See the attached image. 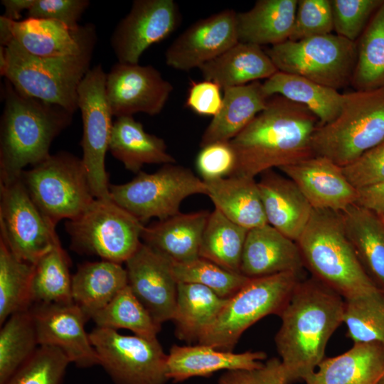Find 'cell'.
<instances>
[{
	"mask_svg": "<svg viewBox=\"0 0 384 384\" xmlns=\"http://www.w3.org/2000/svg\"><path fill=\"white\" fill-rule=\"evenodd\" d=\"M210 212L182 213L145 226L143 242L169 260L187 262L198 258L202 235Z\"/></svg>",
	"mask_w": 384,
	"mask_h": 384,
	"instance_id": "d4e9b609",
	"label": "cell"
},
{
	"mask_svg": "<svg viewBox=\"0 0 384 384\" xmlns=\"http://www.w3.org/2000/svg\"><path fill=\"white\" fill-rule=\"evenodd\" d=\"M279 169L297 186L313 209L341 213L356 203L357 189L342 167L324 156L314 155Z\"/></svg>",
	"mask_w": 384,
	"mask_h": 384,
	"instance_id": "ffe728a7",
	"label": "cell"
},
{
	"mask_svg": "<svg viewBox=\"0 0 384 384\" xmlns=\"http://www.w3.org/2000/svg\"><path fill=\"white\" fill-rule=\"evenodd\" d=\"M333 30L331 0H299L288 40L297 41L329 34Z\"/></svg>",
	"mask_w": 384,
	"mask_h": 384,
	"instance_id": "bcb514c9",
	"label": "cell"
},
{
	"mask_svg": "<svg viewBox=\"0 0 384 384\" xmlns=\"http://www.w3.org/2000/svg\"><path fill=\"white\" fill-rule=\"evenodd\" d=\"M343 323L353 343L384 345V292L344 299Z\"/></svg>",
	"mask_w": 384,
	"mask_h": 384,
	"instance_id": "b9f144b4",
	"label": "cell"
},
{
	"mask_svg": "<svg viewBox=\"0 0 384 384\" xmlns=\"http://www.w3.org/2000/svg\"><path fill=\"white\" fill-rule=\"evenodd\" d=\"M91 319L98 327L124 329L148 338H156L161 331V324L153 319L128 285Z\"/></svg>",
	"mask_w": 384,
	"mask_h": 384,
	"instance_id": "60d3db41",
	"label": "cell"
},
{
	"mask_svg": "<svg viewBox=\"0 0 384 384\" xmlns=\"http://www.w3.org/2000/svg\"><path fill=\"white\" fill-rule=\"evenodd\" d=\"M112 155L133 173L141 171L144 164H175L167 151L164 140L144 129L132 116L117 117L110 133L109 149Z\"/></svg>",
	"mask_w": 384,
	"mask_h": 384,
	"instance_id": "f546056e",
	"label": "cell"
},
{
	"mask_svg": "<svg viewBox=\"0 0 384 384\" xmlns=\"http://www.w3.org/2000/svg\"><path fill=\"white\" fill-rule=\"evenodd\" d=\"M107 73L101 64L90 69L78 89L82 120V160L95 198L110 199L105 156L113 122L105 90Z\"/></svg>",
	"mask_w": 384,
	"mask_h": 384,
	"instance_id": "4fadbf2b",
	"label": "cell"
},
{
	"mask_svg": "<svg viewBox=\"0 0 384 384\" xmlns=\"http://www.w3.org/2000/svg\"><path fill=\"white\" fill-rule=\"evenodd\" d=\"M34 265L31 287L33 304L73 303L70 260L60 240Z\"/></svg>",
	"mask_w": 384,
	"mask_h": 384,
	"instance_id": "74e56055",
	"label": "cell"
},
{
	"mask_svg": "<svg viewBox=\"0 0 384 384\" xmlns=\"http://www.w3.org/2000/svg\"><path fill=\"white\" fill-rule=\"evenodd\" d=\"M297 243L313 277L344 299L380 290L348 240L340 213L314 209Z\"/></svg>",
	"mask_w": 384,
	"mask_h": 384,
	"instance_id": "277c9868",
	"label": "cell"
},
{
	"mask_svg": "<svg viewBox=\"0 0 384 384\" xmlns=\"http://www.w3.org/2000/svg\"><path fill=\"white\" fill-rule=\"evenodd\" d=\"M227 300L205 286L178 283L172 318L176 336L188 343L198 341L214 323Z\"/></svg>",
	"mask_w": 384,
	"mask_h": 384,
	"instance_id": "836d02e7",
	"label": "cell"
},
{
	"mask_svg": "<svg viewBox=\"0 0 384 384\" xmlns=\"http://www.w3.org/2000/svg\"><path fill=\"white\" fill-rule=\"evenodd\" d=\"M222 87L217 83L204 80L190 82L185 105L196 114L215 117L223 105Z\"/></svg>",
	"mask_w": 384,
	"mask_h": 384,
	"instance_id": "816d5d0a",
	"label": "cell"
},
{
	"mask_svg": "<svg viewBox=\"0 0 384 384\" xmlns=\"http://www.w3.org/2000/svg\"><path fill=\"white\" fill-rule=\"evenodd\" d=\"M267 97L281 95L306 107L319 121V126L332 122L339 114L343 94L306 78L277 71L262 83Z\"/></svg>",
	"mask_w": 384,
	"mask_h": 384,
	"instance_id": "e575fe53",
	"label": "cell"
},
{
	"mask_svg": "<svg viewBox=\"0 0 384 384\" xmlns=\"http://www.w3.org/2000/svg\"><path fill=\"white\" fill-rule=\"evenodd\" d=\"M344 299L314 277L301 279L281 312L274 341L290 383L304 380L324 359L328 341L343 324Z\"/></svg>",
	"mask_w": 384,
	"mask_h": 384,
	"instance_id": "7a4b0ae2",
	"label": "cell"
},
{
	"mask_svg": "<svg viewBox=\"0 0 384 384\" xmlns=\"http://www.w3.org/2000/svg\"><path fill=\"white\" fill-rule=\"evenodd\" d=\"M0 124V183L21 178L24 168L50 154L51 143L72 122L64 107L19 92L5 79Z\"/></svg>",
	"mask_w": 384,
	"mask_h": 384,
	"instance_id": "3957f363",
	"label": "cell"
},
{
	"mask_svg": "<svg viewBox=\"0 0 384 384\" xmlns=\"http://www.w3.org/2000/svg\"><path fill=\"white\" fill-rule=\"evenodd\" d=\"M384 0H331L336 35L356 42Z\"/></svg>",
	"mask_w": 384,
	"mask_h": 384,
	"instance_id": "f6af8a7d",
	"label": "cell"
},
{
	"mask_svg": "<svg viewBox=\"0 0 384 384\" xmlns=\"http://www.w3.org/2000/svg\"><path fill=\"white\" fill-rule=\"evenodd\" d=\"M248 230L235 224L217 209L210 212L202 235L199 256L231 272L240 273Z\"/></svg>",
	"mask_w": 384,
	"mask_h": 384,
	"instance_id": "d590c367",
	"label": "cell"
},
{
	"mask_svg": "<svg viewBox=\"0 0 384 384\" xmlns=\"http://www.w3.org/2000/svg\"><path fill=\"white\" fill-rule=\"evenodd\" d=\"M381 218H382V220H383V222H384V215H383V216L381 217Z\"/></svg>",
	"mask_w": 384,
	"mask_h": 384,
	"instance_id": "9f6ffc18",
	"label": "cell"
},
{
	"mask_svg": "<svg viewBox=\"0 0 384 384\" xmlns=\"http://www.w3.org/2000/svg\"><path fill=\"white\" fill-rule=\"evenodd\" d=\"M128 286L159 324L172 320L178 282L171 260L142 242L125 262Z\"/></svg>",
	"mask_w": 384,
	"mask_h": 384,
	"instance_id": "d6986e66",
	"label": "cell"
},
{
	"mask_svg": "<svg viewBox=\"0 0 384 384\" xmlns=\"http://www.w3.org/2000/svg\"><path fill=\"white\" fill-rule=\"evenodd\" d=\"M319 121L306 107L281 95L268 98L266 107L230 141L236 158L231 176L255 178L312 156V137Z\"/></svg>",
	"mask_w": 384,
	"mask_h": 384,
	"instance_id": "6da1fadb",
	"label": "cell"
},
{
	"mask_svg": "<svg viewBox=\"0 0 384 384\" xmlns=\"http://www.w3.org/2000/svg\"><path fill=\"white\" fill-rule=\"evenodd\" d=\"M357 58L350 84L354 90L384 87V1L356 41Z\"/></svg>",
	"mask_w": 384,
	"mask_h": 384,
	"instance_id": "8d00e7d4",
	"label": "cell"
},
{
	"mask_svg": "<svg viewBox=\"0 0 384 384\" xmlns=\"http://www.w3.org/2000/svg\"><path fill=\"white\" fill-rule=\"evenodd\" d=\"M305 267L296 241L270 224L248 230L244 245L240 273L248 278L292 272Z\"/></svg>",
	"mask_w": 384,
	"mask_h": 384,
	"instance_id": "7402d4cb",
	"label": "cell"
},
{
	"mask_svg": "<svg viewBox=\"0 0 384 384\" xmlns=\"http://www.w3.org/2000/svg\"><path fill=\"white\" fill-rule=\"evenodd\" d=\"M204 80L222 89L268 79L278 70L261 46L238 42L199 68Z\"/></svg>",
	"mask_w": 384,
	"mask_h": 384,
	"instance_id": "f1b7e54d",
	"label": "cell"
},
{
	"mask_svg": "<svg viewBox=\"0 0 384 384\" xmlns=\"http://www.w3.org/2000/svg\"><path fill=\"white\" fill-rule=\"evenodd\" d=\"M103 367L115 384H166V354L157 338L126 336L97 326L89 333Z\"/></svg>",
	"mask_w": 384,
	"mask_h": 384,
	"instance_id": "7c38bea8",
	"label": "cell"
},
{
	"mask_svg": "<svg viewBox=\"0 0 384 384\" xmlns=\"http://www.w3.org/2000/svg\"><path fill=\"white\" fill-rule=\"evenodd\" d=\"M306 384H378L384 378V345L353 343L345 353L324 358Z\"/></svg>",
	"mask_w": 384,
	"mask_h": 384,
	"instance_id": "484cf974",
	"label": "cell"
},
{
	"mask_svg": "<svg viewBox=\"0 0 384 384\" xmlns=\"http://www.w3.org/2000/svg\"><path fill=\"white\" fill-rule=\"evenodd\" d=\"M269 97L259 81L224 88L221 109L205 129L201 147L232 140L266 107Z\"/></svg>",
	"mask_w": 384,
	"mask_h": 384,
	"instance_id": "4316f807",
	"label": "cell"
},
{
	"mask_svg": "<svg viewBox=\"0 0 384 384\" xmlns=\"http://www.w3.org/2000/svg\"><path fill=\"white\" fill-rule=\"evenodd\" d=\"M65 227L75 252L122 264L141 245L145 225L111 198H95L79 216L67 220Z\"/></svg>",
	"mask_w": 384,
	"mask_h": 384,
	"instance_id": "9c48e42d",
	"label": "cell"
},
{
	"mask_svg": "<svg viewBox=\"0 0 384 384\" xmlns=\"http://www.w3.org/2000/svg\"><path fill=\"white\" fill-rule=\"evenodd\" d=\"M171 262L174 277L178 283L205 286L224 299L235 294L249 279L241 273L225 270L201 257L187 262L171 260Z\"/></svg>",
	"mask_w": 384,
	"mask_h": 384,
	"instance_id": "7bdbcfd3",
	"label": "cell"
},
{
	"mask_svg": "<svg viewBox=\"0 0 384 384\" xmlns=\"http://www.w3.org/2000/svg\"><path fill=\"white\" fill-rule=\"evenodd\" d=\"M260 176L257 186L268 224L297 242L311 218L313 208L287 176L272 169Z\"/></svg>",
	"mask_w": 384,
	"mask_h": 384,
	"instance_id": "603a6c76",
	"label": "cell"
},
{
	"mask_svg": "<svg viewBox=\"0 0 384 384\" xmlns=\"http://www.w3.org/2000/svg\"><path fill=\"white\" fill-rule=\"evenodd\" d=\"M34 264L17 258L0 240V325L11 315L33 304Z\"/></svg>",
	"mask_w": 384,
	"mask_h": 384,
	"instance_id": "f35d334b",
	"label": "cell"
},
{
	"mask_svg": "<svg viewBox=\"0 0 384 384\" xmlns=\"http://www.w3.org/2000/svg\"><path fill=\"white\" fill-rule=\"evenodd\" d=\"M236 14L224 9L191 24L167 48L166 65L182 71L199 68L233 47L239 42Z\"/></svg>",
	"mask_w": 384,
	"mask_h": 384,
	"instance_id": "ac0fdd59",
	"label": "cell"
},
{
	"mask_svg": "<svg viewBox=\"0 0 384 384\" xmlns=\"http://www.w3.org/2000/svg\"><path fill=\"white\" fill-rule=\"evenodd\" d=\"M130 181L110 184V198L144 223L150 218L163 220L178 214L184 199L206 195L204 181L188 168L164 164L154 173L139 171Z\"/></svg>",
	"mask_w": 384,
	"mask_h": 384,
	"instance_id": "30bf717a",
	"label": "cell"
},
{
	"mask_svg": "<svg viewBox=\"0 0 384 384\" xmlns=\"http://www.w3.org/2000/svg\"><path fill=\"white\" fill-rule=\"evenodd\" d=\"M301 279V274L292 272L249 278L228 299L214 323L198 343L233 351L249 327L268 315H280Z\"/></svg>",
	"mask_w": 384,
	"mask_h": 384,
	"instance_id": "52a82bcc",
	"label": "cell"
},
{
	"mask_svg": "<svg viewBox=\"0 0 384 384\" xmlns=\"http://www.w3.org/2000/svg\"><path fill=\"white\" fill-rule=\"evenodd\" d=\"M28 195L50 225L82 213L95 198L82 159L66 152L50 154L21 173Z\"/></svg>",
	"mask_w": 384,
	"mask_h": 384,
	"instance_id": "ba28073f",
	"label": "cell"
},
{
	"mask_svg": "<svg viewBox=\"0 0 384 384\" xmlns=\"http://www.w3.org/2000/svg\"><path fill=\"white\" fill-rule=\"evenodd\" d=\"M378 384H384V378L378 383Z\"/></svg>",
	"mask_w": 384,
	"mask_h": 384,
	"instance_id": "11a10c76",
	"label": "cell"
},
{
	"mask_svg": "<svg viewBox=\"0 0 384 384\" xmlns=\"http://www.w3.org/2000/svg\"><path fill=\"white\" fill-rule=\"evenodd\" d=\"M203 181L215 209L232 222L248 230L268 224L255 178L230 176Z\"/></svg>",
	"mask_w": 384,
	"mask_h": 384,
	"instance_id": "83f0119b",
	"label": "cell"
},
{
	"mask_svg": "<svg viewBox=\"0 0 384 384\" xmlns=\"http://www.w3.org/2000/svg\"><path fill=\"white\" fill-rule=\"evenodd\" d=\"M348 240L365 270L384 292V222L373 212L353 204L340 213Z\"/></svg>",
	"mask_w": 384,
	"mask_h": 384,
	"instance_id": "d6a6232c",
	"label": "cell"
},
{
	"mask_svg": "<svg viewBox=\"0 0 384 384\" xmlns=\"http://www.w3.org/2000/svg\"><path fill=\"white\" fill-rule=\"evenodd\" d=\"M127 285V271L122 264L104 260L87 262L72 275V297L90 319Z\"/></svg>",
	"mask_w": 384,
	"mask_h": 384,
	"instance_id": "1f68e13d",
	"label": "cell"
},
{
	"mask_svg": "<svg viewBox=\"0 0 384 384\" xmlns=\"http://www.w3.org/2000/svg\"><path fill=\"white\" fill-rule=\"evenodd\" d=\"M39 347L31 308L11 315L0 330V384Z\"/></svg>",
	"mask_w": 384,
	"mask_h": 384,
	"instance_id": "ab89813d",
	"label": "cell"
},
{
	"mask_svg": "<svg viewBox=\"0 0 384 384\" xmlns=\"http://www.w3.org/2000/svg\"><path fill=\"white\" fill-rule=\"evenodd\" d=\"M39 346L60 349L70 363L80 368L100 365L85 324L81 309L70 304H35L31 307Z\"/></svg>",
	"mask_w": 384,
	"mask_h": 384,
	"instance_id": "e0dca14e",
	"label": "cell"
},
{
	"mask_svg": "<svg viewBox=\"0 0 384 384\" xmlns=\"http://www.w3.org/2000/svg\"><path fill=\"white\" fill-rule=\"evenodd\" d=\"M181 21L174 0H134L110 38L118 62L138 64L143 53L171 36Z\"/></svg>",
	"mask_w": 384,
	"mask_h": 384,
	"instance_id": "9a60e30c",
	"label": "cell"
},
{
	"mask_svg": "<svg viewBox=\"0 0 384 384\" xmlns=\"http://www.w3.org/2000/svg\"><path fill=\"white\" fill-rule=\"evenodd\" d=\"M234 149L229 142H216L201 147L196 166L203 181L232 175L235 166Z\"/></svg>",
	"mask_w": 384,
	"mask_h": 384,
	"instance_id": "7dc6e473",
	"label": "cell"
},
{
	"mask_svg": "<svg viewBox=\"0 0 384 384\" xmlns=\"http://www.w3.org/2000/svg\"><path fill=\"white\" fill-rule=\"evenodd\" d=\"M383 141L384 87L343 94L339 114L316 128L312 148L344 167Z\"/></svg>",
	"mask_w": 384,
	"mask_h": 384,
	"instance_id": "8992f818",
	"label": "cell"
},
{
	"mask_svg": "<svg viewBox=\"0 0 384 384\" xmlns=\"http://www.w3.org/2000/svg\"><path fill=\"white\" fill-rule=\"evenodd\" d=\"M70 363L60 349L39 346L4 384H62Z\"/></svg>",
	"mask_w": 384,
	"mask_h": 384,
	"instance_id": "ee69618b",
	"label": "cell"
},
{
	"mask_svg": "<svg viewBox=\"0 0 384 384\" xmlns=\"http://www.w3.org/2000/svg\"><path fill=\"white\" fill-rule=\"evenodd\" d=\"M1 238L18 259L35 264L59 240L28 195L21 178L0 183Z\"/></svg>",
	"mask_w": 384,
	"mask_h": 384,
	"instance_id": "5bb4252c",
	"label": "cell"
},
{
	"mask_svg": "<svg viewBox=\"0 0 384 384\" xmlns=\"http://www.w3.org/2000/svg\"><path fill=\"white\" fill-rule=\"evenodd\" d=\"M173 85L151 65L117 62L107 73L105 90L112 116H132L143 112L159 114L166 104Z\"/></svg>",
	"mask_w": 384,
	"mask_h": 384,
	"instance_id": "2e32d148",
	"label": "cell"
},
{
	"mask_svg": "<svg viewBox=\"0 0 384 384\" xmlns=\"http://www.w3.org/2000/svg\"><path fill=\"white\" fill-rule=\"evenodd\" d=\"M218 384H290L280 359H269L261 367L252 370H228Z\"/></svg>",
	"mask_w": 384,
	"mask_h": 384,
	"instance_id": "f907efd6",
	"label": "cell"
},
{
	"mask_svg": "<svg viewBox=\"0 0 384 384\" xmlns=\"http://www.w3.org/2000/svg\"><path fill=\"white\" fill-rule=\"evenodd\" d=\"M96 40L77 54L38 57L14 39L5 46L6 65L1 75L19 92L58 105L72 113L78 109V89L90 69Z\"/></svg>",
	"mask_w": 384,
	"mask_h": 384,
	"instance_id": "5b68a950",
	"label": "cell"
},
{
	"mask_svg": "<svg viewBox=\"0 0 384 384\" xmlns=\"http://www.w3.org/2000/svg\"><path fill=\"white\" fill-rule=\"evenodd\" d=\"M89 4L88 0H34L27 11V18L53 20L76 30Z\"/></svg>",
	"mask_w": 384,
	"mask_h": 384,
	"instance_id": "681fc988",
	"label": "cell"
},
{
	"mask_svg": "<svg viewBox=\"0 0 384 384\" xmlns=\"http://www.w3.org/2000/svg\"><path fill=\"white\" fill-rule=\"evenodd\" d=\"M14 39L27 52L38 57H60L80 53L97 39L95 26L80 25L70 30L64 24L48 19L27 18L13 21L0 16Z\"/></svg>",
	"mask_w": 384,
	"mask_h": 384,
	"instance_id": "44dd1931",
	"label": "cell"
},
{
	"mask_svg": "<svg viewBox=\"0 0 384 384\" xmlns=\"http://www.w3.org/2000/svg\"><path fill=\"white\" fill-rule=\"evenodd\" d=\"M343 172L356 189L384 181V141L361 154Z\"/></svg>",
	"mask_w": 384,
	"mask_h": 384,
	"instance_id": "c3c4849f",
	"label": "cell"
},
{
	"mask_svg": "<svg viewBox=\"0 0 384 384\" xmlns=\"http://www.w3.org/2000/svg\"><path fill=\"white\" fill-rule=\"evenodd\" d=\"M357 193L356 204L380 217L384 215V181L357 189Z\"/></svg>",
	"mask_w": 384,
	"mask_h": 384,
	"instance_id": "f5cc1de1",
	"label": "cell"
},
{
	"mask_svg": "<svg viewBox=\"0 0 384 384\" xmlns=\"http://www.w3.org/2000/svg\"><path fill=\"white\" fill-rule=\"evenodd\" d=\"M33 2L34 0H2L1 3L5 11L1 16L13 21H21V12L28 10Z\"/></svg>",
	"mask_w": 384,
	"mask_h": 384,
	"instance_id": "db71d44e",
	"label": "cell"
},
{
	"mask_svg": "<svg viewBox=\"0 0 384 384\" xmlns=\"http://www.w3.org/2000/svg\"><path fill=\"white\" fill-rule=\"evenodd\" d=\"M297 4V0H258L249 11L237 13L238 41L272 46L287 41Z\"/></svg>",
	"mask_w": 384,
	"mask_h": 384,
	"instance_id": "4dcf8cb0",
	"label": "cell"
},
{
	"mask_svg": "<svg viewBox=\"0 0 384 384\" xmlns=\"http://www.w3.org/2000/svg\"><path fill=\"white\" fill-rule=\"evenodd\" d=\"M267 355L263 351L235 353L210 346L173 345L167 355L166 375L175 383L193 377H208L225 370H252L261 367Z\"/></svg>",
	"mask_w": 384,
	"mask_h": 384,
	"instance_id": "cb8c5ba5",
	"label": "cell"
},
{
	"mask_svg": "<svg viewBox=\"0 0 384 384\" xmlns=\"http://www.w3.org/2000/svg\"><path fill=\"white\" fill-rule=\"evenodd\" d=\"M265 51L278 71L335 90L350 84L357 58L356 42L331 33L287 40Z\"/></svg>",
	"mask_w": 384,
	"mask_h": 384,
	"instance_id": "8fae6325",
	"label": "cell"
}]
</instances>
